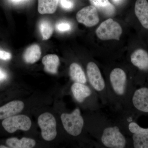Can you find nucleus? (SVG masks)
Returning a JSON list of instances; mask_svg holds the SVG:
<instances>
[{"instance_id": "1", "label": "nucleus", "mask_w": 148, "mask_h": 148, "mask_svg": "<svg viewBox=\"0 0 148 148\" xmlns=\"http://www.w3.org/2000/svg\"><path fill=\"white\" fill-rule=\"evenodd\" d=\"M137 85L135 77L129 79L123 69L115 68L112 70L109 76L108 94H110L116 102L126 103V107L129 109L131 96Z\"/></svg>"}, {"instance_id": "2", "label": "nucleus", "mask_w": 148, "mask_h": 148, "mask_svg": "<svg viewBox=\"0 0 148 148\" xmlns=\"http://www.w3.org/2000/svg\"><path fill=\"white\" fill-rule=\"evenodd\" d=\"M131 64L138 69V74L135 77L137 85L142 86L148 79V51L140 47L135 49L130 57Z\"/></svg>"}, {"instance_id": "3", "label": "nucleus", "mask_w": 148, "mask_h": 148, "mask_svg": "<svg viewBox=\"0 0 148 148\" xmlns=\"http://www.w3.org/2000/svg\"><path fill=\"white\" fill-rule=\"evenodd\" d=\"M135 88L130 99L129 110L135 117L148 115V84Z\"/></svg>"}, {"instance_id": "4", "label": "nucleus", "mask_w": 148, "mask_h": 148, "mask_svg": "<svg viewBox=\"0 0 148 148\" xmlns=\"http://www.w3.org/2000/svg\"><path fill=\"white\" fill-rule=\"evenodd\" d=\"M101 141L103 145L110 148H123L126 146L125 137L117 126H110L103 130Z\"/></svg>"}, {"instance_id": "5", "label": "nucleus", "mask_w": 148, "mask_h": 148, "mask_svg": "<svg viewBox=\"0 0 148 148\" xmlns=\"http://www.w3.org/2000/svg\"><path fill=\"white\" fill-rule=\"evenodd\" d=\"M61 118L64 129L70 135L75 137L81 133L84 120L79 109H75L71 114H62Z\"/></svg>"}, {"instance_id": "6", "label": "nucleus", "mask_w": 148, "mask_h": 148, "mask_svg": "<svg viewBox=\"0 0 148 148\" xmlns=\"http://www.w3.org/2000/svg\"><path fill=\"white\" fill-rule=\"evenodd\" d=\"M95 33L98 38L103 40H119L122 33V29L118 23L110 18L101 23L96 29Z\"/></svg>"}, {"instance_id": "7", "label": "nucleus", "mask_w": 148, "mask_h": 148, "mask_svg": "<svg viewBox=\"0 0 148 148\" xmlns=\"http://www.w3.org/2000/svg\"><path fill=\"white\" fill-rule=\"evenodd\" d=\"M88 78L91 87L98 93L107 94V86L97 64L89 62L86 66Z\"/></svg>"}, {"instance_id": "8", "label": "nucleus", "mask_w": 148, "mask_h": 148, "mask_svg": "<svg viewBox=\"0 0 148 148\" xmlns=\"http://www.w3.org/2000/svg\"><path fill=\"white\" fill-rule=\"evenodd\" d=\"M38 124L44 140L50 141L55 139L57 135L56 123L52 114L46 112L41 114L38 118Z\"/></svg>"}, {"instance_id": "9", "label": "nucleus", "mask_w": 148, "mask_h": 148, "mask_svg": "<svg viewBox=\"0 0 148 148\" xmlns=\"http://www.w3.org/2000/svg\"><path fill=\"white\" fill-rule=\"evenodd\" d=\"M3 127L10 133H14L18 130L28 131L32 123L29 117L24 115H18L5 119L2 123Z\"/></svg>"}, {"instance_id": "10", "label": "nucleus", "mask_w": 148, "mask_h": 148, "mask_svg": "<svg viewBox=\"0 0 148 148\" xmlns=\"http://www.w3.org/2000/svg\"><path fill=\"white\" fill-rule=\"evenodd\" d=\"M76 18L79 23L88 27L97 25L100 20L98 10L92 5L85 7L80 10L77 14Z\"/></svg>"}, {"instance_id": "11", "label": "nucleus", "mask_w": 148, "mask_h": 148, "mask_svg": "<svg viewBox=\"0 0 148 148\" xmlns=\"http://www.w3.org/2000/svg\"><path fill=\"white\" fill-rule=\"evenodd\" d=\"M134 13L140 26L148 32V1L147 0H136Z\"/></svg>"}, {"instance_id": "12", "label": "nucleus", "mask_w": 148, "mask_h": 148, "mask_svg": "<svg viewBox=\"0 0 148 148\" xmlns=\"http://www.w3.org/2000/svg\"><path fill=\"white\" fill-rule=\"evenodd\" d=\"M24 103L20 101H14L0 107V120L4 119L21 112Z\"/></svg>"}, {"instance_id": "13", "label": "nucleus", "mask_w": 148, "mask_h": 148, "mask_svg": "<svg viewBox=\"0 0 148 148\" xmlns=\"http://www.w3.org/2000/svg\"><path fill=\"white\" fill-rule=\"evenodd\" d=\"M72 92L78 102L82 103L86 98L91 96L92 91L90 88L84 84L75 82L72 86Z\"/></svg>"}, {"instance_id": "14", "label": "nucleus", "mask_w": 148, "mask_h": 148, "mask_svg": "<svg viewBox=\"0 0 148 148\" xmlns=\"http://www.w3.org/2000/svg\"><path fill=\"white\" fill-rule=\"evenodd\" d=\"M41 55V51L39 46L37 44H33L25 51L23 53V58L26 63L33 64L39 60Z\"/></svg>"}, {"instance_id": "15", "label": "nucleus", "mask_w": 148, "mask_h": 148, "mask_svg": "<svg viewBox=\"0 0 148 148\" xmlns=\"http://www.w3.org/2000/svg\"><path fill=\"white\" fill-rule=\"evenodd\" d=\"M42 63L44 66V70L49 73L56 74L58 71L60 60L55 54H48L42 58Z\"/></svg>"}, {"instance_id": "16", "label": "nucleus", "mask_w": 148, "mask_h": 148, "mask_svg": "<svg viewBox=\"0 0 148 148\" xmlns=\"http://www.w3.org/2000/svg\"><path fill=\"white\" fill-rule=\"evenodd\" d=\"M91 5L106 16H111L115 12V8L109 0H89Z\"/></svg>"}, {"instance_id": "17", "label": "nucleus", "mask_w": 148, "mask_h": 148, "mask_svg": "<svg viewBox=\"0 0 148 148\" xmlns=\"http://www.w3.org/2000/svg\"><path fill=\"white\" fill-rule=\"evenodd\" d=\"M6 143L9 147L11 148H32L36 144L34 139L27 138H23L20 140L16 138H9Z\"/></svg>"}, {"instance_id": "18", "label": "nucleus", "mask_w": 148, "mask_h": 148, "mask_svg": "<svg viewBox=\"0 0 148 148\" xmlns=\"http://www.w3.org/2000/svg\"><path fill=\"white\" fill-rule=\"evenodd\" d=\"M59 0H38V11L42 14H51L55 12Z\"/></svg>"}, {"instance_id": "19", "label": "nucleus", "mask_w": 148, "mask_h": 148, "mask_svg": "<svg viewBox=\"0 0 148 148\" xmlns=\"http://www.w3.org/2000/svg\"><path fill=\"white\" fill-rule=\"evenodd\" d=\"M69 73L71 78L75 82L85 84L87 82L84 71L79 64L76 63H72L70 66Z\"/></svg>"}, {"instance_id": "20", "label": "nucleus", "mask_w": 148, "mask_h": 148, "mask_svg": "<svg viewBox=\"0 0 148 148\" xmlns=\"http://www.w3.org/2000/svg\"><path fill=\"white\" fill-rule=\"evenodd\" d=\"M132 144L135 148H148V132L132 134Z\"/></svg>"}, {"instance_id": "21", "label": "nucleus", "mask_w": 148, "mask_h": 148, "mask_svg": "<svg viewBox=\"0 0 148 148\" xmlns=\"http://www.w3.org/2000/svg\"><path fill=\"white\" fill-rule=\"evenodd\" d=\"M39 29L43 40H48L53 34V26L50 21L47 19H42L40 21Z\"/></svg>"}, {"instance_id": "22", "label": "nucleus", "mask_w": 148, "mask_h": 148, "mask_svg": "<svg viewBox=\"0 0 148 148\" xmlns=\"http://www.w3.org/2000/svg\"><path fill=\"white\" fill-rule=\"evenodd\" d=\"M129 131L132 134L138 132H148V128H143L140 126L135 121H131L128 125Z\"/></svg>"}, {"instance_id": "23", "label": "nucleus", "mask_w": 148, "mask_h": 148, "mask_svg": "<svg viewBox=\"0 0 148 148\" xmlns=\"http://www.w3.org/2000/svg\"><path fill=\"white\" fill-rule=\"evenodd\" d=\"M57 32L64 33L69 32L71 29V24L66 21H61L58 22L55 26Z\"/></svg>"}, {"instance_id": "24", "label": "nucleus", "mask_w": 148, "mask_h": 148, "mask_svg": "<svg viewBox=\"0 0 148 148\" xmlns=\"http://www.w3.org/2000/svg\"><path fill=\"white\" fill-rule=\"evenodd\" d=\"M61 7L66 10H71L74 7V3L72 0H59Z\"/></svg>"}, {"instance_id": "25", "label": "nucleus", "mask_w": 148, "mask_h": 148, "mask_svg": "<svg viewBox=\"0 0 148 148\" xmlns=\"http://www.w3.org/2000/svg\"><path fill=\"white\" fill-rule=\"evenodd\" d=\"M11 54L5 51L0 50V59L4 61L10 60L11 58Z\"/></svg>"}, {"instance_id": "26", "label": "nucleus", "mask_w": 148, "mask_h": 148, "mask_svg": "<svg viewBox=\"0 0 148 148\" xmlns=\"http://www.w3.org/2000/svg\"><path fill=\"white\" fill-rule=\"evenodd\" d=\"M7 74L4 70L0 68V81H3L6 79Z\"/></svg>"}, {"instance_id": "27", "label": "nucleus", "mask_w": 148, "mask_h": 148, "mask_svg": "<svg viewBox=\"0 0 148 148\" xmlns=\"http://www.w3.org/2000/svg\"><path fill=\"white\" fill-rule=\"evenodd\" d=\"M9 1L12 3L16 4H19L24 3V2L29 1V0H9Z\"/></svg>"}, {"instance_id": "28", "label": "nucleus", "mask_w": 148, "mask_h": 148, "mask_svg": "<svg viewBox=\"0 0 148 148\" xmlns=\"http://www.w3.org/2000/svg\"><path fill=\"white\" fill-rule=\"evenodd\" d=\"M122 0H112L114 2V3H118L120 2Z\"/></svg>"}, {"instance_id": "29", "label": "nucleus", "mask_w": 148, "mask_h": 148, "mask_svg": "<svg viewBox=\"0 0 148 148\" xmlns=\"http://www.w3.org/2000/svg\"><path fill=\"white\" fill-rule=\"evenodd\" d=\"M9 148V147H6L4 145H0V148Z\"/></svg>"}, {"instance_id": "30", "label": "nucleus", "mask_w": 148, "mask_h": 148, "mask_svg": "<svg viewBox=\"0 0 148 148\" xmlns=\"http://www.w3.org/2000/svg\"><path fill=\"white\" fill-rule=\"evenodd\" d=\"M147 80H148V79Z\"/></svg>"}]
</instances>
